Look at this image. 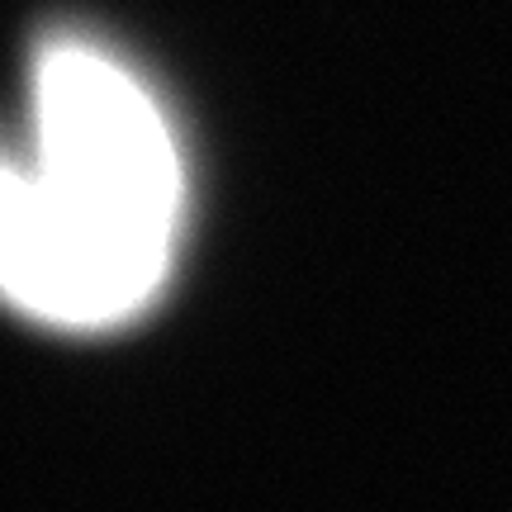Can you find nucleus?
<instances>
[{
    "mask_svg": "<svg viewBox=\"0 0 512 512\" xmlns=\"http://www.w3.org/2000/svg\"><path fill=\"white\" fill-rule=\"evenodd\" d=\"M29 162L128 318L143 313L185 228L181 143L143 76L91 38H48L34 62Z\"/></svg>",
    "mask_w": 512,
    "mask_h": 512,
    "instance_id": "f257e3e1",
    "label": "nucleus"
},
{
    "mask_svg": "<svg viewBox=\"0 0 512 512\" xmlns=\"http://www.w3.org/2000/svg\"><path fill=\"white\" fill-rule=\"evenodd\" d=\"M0 299L48 328L100 332L128 323L86 242L43 190L34 162L0 147Z\"/></svg>",
    "mask_w": 512,
    "mask_h": 512,
    "instance_id": "f03ea898",
    "label": "nucleus"
}]
</instances>
